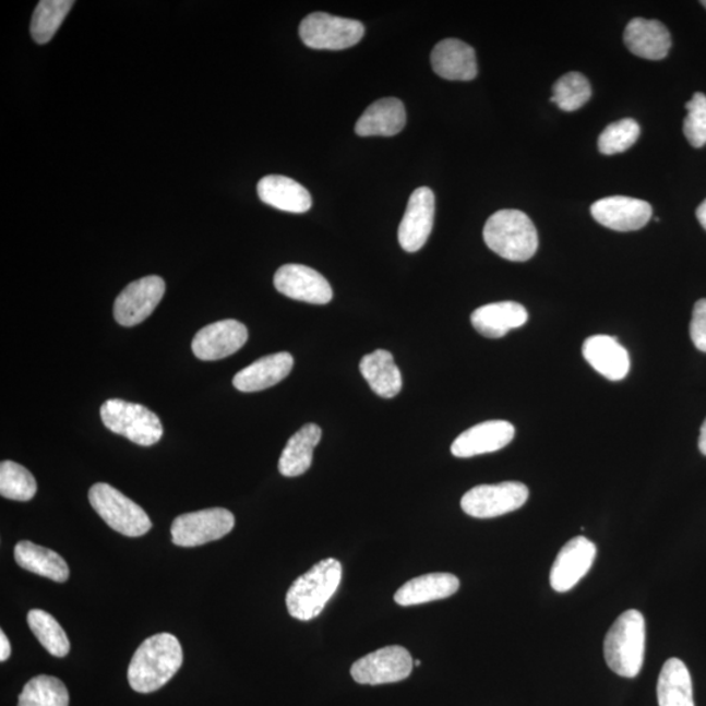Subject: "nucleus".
Returning <instances> with one entry per match:
<instances>
[{
    "label": "nucleus",
    "mask_w": 706,
    "mask_h": 706,
    "mask_svg": "<svg viewBox=\"0 0 706 706\" xmlns=\"http://www.w3.org/2000/svg\"><path fill=\"white\" fill-rule=\"evenodd\" d=\"M37 492V481L29 470L12 460L0 465V494L4 499L29 501Z\"/></svg>",
    "instance_id": "obj_33"
},
{
    "label": "nucleus",
    "mask_w": 706,
    "mask_h": 706,
    "mask_svg": "<svg viewBox=\"0 0 706 706\" xmlns=\"http://www.w3.org/2000/svg\"><path fill=\"white\" fill-rule=\"evenodd\" d=\"M299 32L310 49L345 50L361 41L366 28L358 20L314 12L302 20Z\"/></svg>",
    "instance_id": "obj_7"
},
{
    "label": "nucleus",
    "mask_w": 706,
    "mask_h": 706,
    "mask_svg": "<svg viewBox=\"0 0 706 706\" xmlns=\"http://www.w3.org/2000/svg\"><path fill=\"white\" fill-rule=\"evenodd\" d=\"M165 295V282L151 275L137 279L122 290L115 302V319L120 325H140L154 313Z\"/></svg>",
    "instance_id": "obj_11"
},
{
    "label": "nucleus",
    "mask_w": 706,
    "mask_h": 706,
    "mask_svg": "<svg viewBox=\"0 0 706 706\" xmlns=\"http://www.w3.org/2000/svg\"><path fill=\"white\" fill-rule=\"evenodd\" d=\"M702 4H703V5L705 7V9H706V0H703Z\"/></svg>",
    "instance_id": "obj_42"
},
{
    "label": "nucleus",
    "mask_w": 706,
    "mask_h": 706,
    "mask_svg": "<svg viewBox=\"0 0 706 706\" xmlns=\"http://www.w3.org/2000/svg\"><path fill=\"white\" fill-rule=\"evenodd\" d=\"M342 571L338 560L326 559L297 578L287 593L289 615L301 622L319 617L338 590Z\"/></svg>",
    "instance_id": "obj_3"
},
{
    "label": "nucleus",
    "mask_w": 706,
    "mask_h": 706,
    "mask_svg": "<svg viewBox=\"0 0 706 706\" xmlns=\"http://www.w3.org/2000/svg\"><path fill=\"white\" fill-rule=\"evenodd\" d=\"M11 656V645L4 632H0V661L5 662Z\"/></svg>",
    "instance_id": "obj_38"
},
{
    "label": "nucleus",
    "mask_w": 706,
    "mask_h": 706,
    "mask_svg": "<svg viewBox=\"0 0 706 706\" xmlns=\"http://www.w3.org/2000/svg\"><path fill=\"white\" fill-rule=\"evenodd\" d=\"M659 706H695L694 689L687 666L679 658H670L658 678Z\"/></svg>",
    "instance_id": "obj_28"
},
{
    "label": "nucleus",
    "mask_w": 706,
    "mask_h": 706,
    "mask_svg": "<svg viewBox=\"0 0 706 706\" xmlns=\"http://www.w3.org/2000/svg\"><path fill=\"white\" fill-rule=\"evenodd\" d=\"M646 625L642 612L629 610L612 624L605 638V659L622 678H636L643 669Z\"/></svg>",
    "instance_id": "obj_4"
},
{
    "label": "nucleus",
    "mask_w": 706,
    "mask_h": 706,
    "mask_svg": "<svg viewBox=\"0 0 706 706\" xmlns=\"http://www.w3.org/2000/svg\"><path fill=\"white\" fill-rule=\"evenodd\" d=\"M529 314L524 306L514 301L488 303L474 310L471 323L486 338H503L513 328L524 326Z\"/></svg>",
    "instance_id": "obj_22"
},
{
    "label": "nucleus",
    "mask_w": 706,
    "mask_h": 706,
    "mask_svg": "<svg viewBox=\"0 0 706 706\" xmlns=\"http://www.w3.org/2000/svg\"><path fill=\"white\" fill-rule=\"evenodd\" d=\"M360 371L379 397H397L404 386L399 368L395 364L393 355L385 349L366 355L360 362Z\"/></svg>",
    "instance_id": "obj_26"
},
{
    "label": "nucleus",
    "mask_w": 706,
    "mask_h": 706,
    "mask_svg": "<svg viewBox=\"0 0 706 706\" xmlns=\"http://www.w3.org/2000/svg\"><path fill=\"white\" fill-rule=\"evenodd\" d=\"M28 624L46 650L51 656L63 658L70 653V639L63 631L61 624L57 622L50 613L43 610H31L28 613Z\"/></svg>",
    "instance_id": "obj_32"
},
{
    "label": "nucleus",
    "mask_w": 706,
    "mask_h": 706,
    "mask_svg": "<svg viewBox=\"0 0 706 706\" xmlns=\"http://www.w3.org/2000/svg\"><path fill=\"white\" fill-rule=\"evenodd\" d=\"M406 109L399 98H381L371 105L356 122L359 136H394L406 127Z\"/></svg>",
    "instance_id": "obj_24"
},
{
    "label": "nucleus",
    "mask_w": 706,
    "mask_h": 706,
    "mask_svg": "<svg viewBox=\"0 0 706 706\" xmlns=\"http://www.w3.org/2000/svg\"><path fill=\"white\" fill-rule=\"evenodd\" d=\"M639 133L638 123L632 118L613 122L599 135V152L607 156L622 154L637 142Z\"/></svg>",
    "instance_id": "obj_35"
},
{
    "label": "nucleus",
    "mask_w": 706,
    "mask_h": 706,
    "mask_svg": "<svg viewBox=\"0 0 706 706\" xmlns=\"http://www.w3.org/2000/svg\"><path fill=\"white\" fill-rule=\"evenodd\" d=\"M260 200L290 214H306L312 208V196L301 183L286 176L263 177L256 187Z\"/></svg>",
    "instance_id": "obj_23"
},
{
    "label": "nucleus",
    "mask_w": 706,
    "mask_h": 706,
    "mask_svg": "<svg viewBox=\"0 0 706 706\" xmlns=\"http://www.w3.org/2000/svg\"><path fill=\"white\" fill-rule=\"evenodd\" d=\"M420 665H421L420 661H415V666H420Z\"/></svg>",
    "instance_id": "obj_41"
},
{
    "label": "nucleus",
    "mask_w": 706,
    "mask_h": 706,
    "mask_svg": "<svg viewBox=\"0 0 706 706\" xmlns=\"http://www.w3.org/2000/svg\"><path fill=\"white\" fill-rule=\"evenodd\" d=\"M235 516L223 507L182 514L171 525V539L180 547H198L219 540L235 527Z\"/></svg>",
    "instance_id": "obj_9"
},
{
    "label": "nucleus",
    "mask_w": 706,
    "mask_h": 706,
    "mask_svg": "<svg viewBox=\"0 0 706 706\" xmlns=\"http://www.w3.org/2000/svg\"><path fill=\"white\" fill-rule=\"evenodd\" d=\"M690 334L698 351L706 352V299L698 300L695 303Z\"/></svg>",
    "instance_id": "obj_37"
},
{
    "label": "nucleus",
    "mask_w": 706,
    "mask_h": 706,
    "mask_svg": "<svg viewBox=\"0 0 706 706\" xmlns=\"http://www.w3.org/2000/svg\"><path fill=\"white\" fill-rule=\"evenodd\" d=\"M88 498L98 516L122 536L136 538L151 530L148 514L115 487L107 483L92 486Z\"/></svg>",
    "instance_id": "obj_5"
},
{
    "label": "nucleus",
    "mask_w": 706,
    "mask_h": 706,
    "mask_svg": "<svg viewBox=\"0 0 706 706\" xmlns=\"http://www.w3.org/2000/svg\"><path fill=\"white\" fill-rule=\"evenodd\" d=\"M414 661L404 646H386L358 659L351 675L359 684L380 685L405 681L411 675Z\"/></svg>",
    "instance_id": "obj_10"
},
{
    "label": "nucleus",
    "mask_w": 706,
    "mask_h": 706,
    "mask_svg": "<svg viewBox=\"0 0 706 706\" xmlns=\"http://www.w3.org/2000/svg\"><path fill=\"white\" fill-rule=\"evenodd\" d=\"M183 651L170 633L151 636L136 649L128 672L130 687L151 694L164 687L181 669Z\"/></svg>",
    "instance_id": "obj_1"
},
{
    "label": "nucleus",
    "mask_w": 706,
    "mask_h": 706,
    "mask_svg": "<svg viewBox=\"0 0 706 706\" xmlns=\"http://www.w3.org/2000/svg\"><path fill=\"white\" fill-rule=\"evenodd\" d=\"M596 558L597 547L591 540L585 537L571 539L560 550L551 567L550 583L552 589L558 593L572 590L591 570Z\"/></svg>",
    "instance_id": "obj_14"
},
{
    "label": "nucleus",
    "mask_w": 706,
    "mask_h": 706,
    "mask_svg": "<svg viewBox=\"0 0 706 706\" xmlns=\"http://www.w3.org/2000/svg\"><path fill=\"white\" fill-rule=\"evenodd\" d=\"M15 560L23 570L59 584L65 583L70 577V567L61 555L28 540L16 545Z\"/></svg>",
    "instance_id": "obj_29"
},
{
    "label": "nucleus",
    "mask_w": 706,
    "mask_h": 706,
    "mask_svg": "<svg viewBox=\"0 0 706 706\" xmlns=\"http://www.w3.org/2000/svg\"><path fill=\"white\" fill-rule=\"evenodd\" d=\"M529 499V488L519 481L474 487L460 500L462 511L474 518H494L519 510Z\"/></svg>",
    "instance_id": "obj_8"
},
{
    "label": "nucleus",
    "mask_w": 706,
    "mask_h": 706,
    "mask_svg": "<svg viewBox=\"0 0 706 706\" xmlns=\"http://www.w3.org/2000/svg\"><path fill=\"white\" fill-rule=\"evenodd\" d=\"M100 415L109 431L123 435L136 445L152 446L163 438L161 420L142 405L109 399L101 406Z\"/></svg>",
    "instance_id": "obj_6"
},
{
    "label": "nucleus",
    "mask_w": 706,
    "mask_h": 706,
    "mask_svg": "<svg viewBox=\"0 0 706 706\" xmlns=\"http://www.w3.org/2000/svg\"><path fill=\"white\" fill-rule=\"evenodd\" d=\"M322 439V429L306 424L287 442L280 455L279 471L283 477L296 478L306 474L313 462V453Z\"/></svg>",
    "instance_id": "obj_27"
},
{
    "label": "nucleus",
    "mask_w": 706,
    "mask_h": 706,
    "mask_svg": "<svg viewBox=\"0 0 706 706\" xmlns=\"http://www.w3.org/2000/svg\"><path fill=\"white\" fill-rule=\"evenodd\" d=\"M65 685L55 677L39 675L24 685L17 706H69Z\"/></svg>",
    "instance_id": "obj_31"
},
{
    "label": "nucleus",
    "mask_w": 706,
    "mask_h": 706,
    "mask_svg": "<svg viewBox=\"0 0 706 706\" xmlns=\"http://www.w3.org/2000/svg\"><path fill=\"white\" fill-rule=\"evenodd\" d=\"M292 368V355L288 352L268 355L237 373L234 386L242 393L262 392L288 378Z\"/></svg>",
    "instance_id": "obj_21"
},
{
    "label": "nucleus",
    "mask_w": 706,
    "mask_h": 706,
    "mask_svg": "<svg viewBox=\"0 0 706 706\" xmlns=\"http://www.w3.org/2000/svg\"><path fill=\"white\" fill-rule=\"evenodd\" d=\"M551 101L564 111H576L590 100L593 91L589 81L579 72H570L552 87Z\"/></svg>",
    "instance_id": "obj_34"
},
{
    "label": "nucleus",
    "mask_w": 706,
    "mask_h": 706,
    "mask_svg": "<svg viewBox=\"0 0 706 706\" xmlns=\"http://www.w3.org/2000/svg\"><path fill=\"white\" fill-rule=\"evenodd\" d=\"M583 354L585 360L607 380L622 381L630 372L629 351L613 336H590L584 343Z\"/></svg>",
    "instance_id": "obj_20"
},
{
    "label": "nucleus",
    "mask_w": 706,
    "mask_h": 706,
    "mask_svg": "<svg viewBox=\"0 0 706 706\" xmlns=\"http://www.w3.org/2000/svg\"><path fill=\"white\" fill-rule=\"evenodd\" d=\"M72 0H43L33 12L31 35L39 45L48 44L74 5Z\"/></svg>",
    "instance_id": "obj_30"
},
{
    "label": "nucleus",
    "mask_w": 706,
    "mask_h": 706,
    "mask_svg": "<svg viewBox=\"0 0 706 706\" xmlns=\"http://www.w3.org/2000/svg\"><path fill=\"white\" fill-rule=\"evenodd\" d=\"M248 338V328L243 323L224 320L200 330L191 343V348L198 359L216 361L240 351Z\"/></svg>",
    "instance_id": "obj_12"
},
{
    "label": "nucleus",
    "mask_w": 706,
    "mask_h": 706,
    "mask_svg": "<svg viewBox=\"0 0 706 706\" xmlns=\"http://www.w3.org/2000/svg\"><path fill=\"white\" fill-rule=\"evenodd\" d=\"M698 448H701V452L706 455V419L702 427L701 439H698Z\"/></svg>",
    "instance_id": "obj_40"
},
{
    "label": "nucleus",
    "mask_w": 706,
    "mask_h": 706,
    "mask_svg": "<svg viewBox=\"0 0 706 706\" xmlns=\"http://www.w3.org/2000/svg\"><path fill=\"white\" fill-rule=\"evenodd\" d=\"M624 44L632 55L649 61H661L669 55L671 36L658 20L636 17L626 25Z\"/></svg>",
    "instance_id": "obj_19"
},
{
    "label": "nucleus",
    "mask_w": 706,
    "mask_h": 706,
    "mask_svg": "<svg viewBox=\"0 0 706 706\" xmlns=\"http://www.w3.org/2000/svg\"><path fill=\"white\" fill-rule=\"evenodd\" d=\"M431 63L435 74L446 81L470 82L478 75L475 50L457 38L442 39L435 45Z\"/></svg>",
    "instance_id": "obj_18"
},
{
    "label": "nucleus",
    "mask_w": 706,
    "mask_h": 706,
    "mask_svg": "<svg viewBox=\"0 0 706 706\" xmlns=\"http://www.w3.org/2000/svg\"><path fill=\"white\" fill-rule=\"evenodd\" d=\"M459 589V579L452 573H429L408 581L395 593L399 606H418L452 597Z\"/></svg>",
    "instance_id": "obj_25"
},
{
    "label": "nucleus",
    "mask_w": 706,
    "mask_h": 706,
    "mask_svg": "<svg viewBox=\"0 0 706 706\" xmlns=\"http://www.w3.org/2000/svg\"><path fill=\"white\" fill-rule=\"evenodd\" d=\"M696 216L697 220L701 222L703 228L706 230V200L698 206Z\"/></svg>",
    "instance_id": "obj_39"
},
{
    "label": "nucleus",
    "mask_w": 706,
    "mask_h": 706,
    "mask_svg": "<svg viewBox=\"0 0 706 706\" xmlns=\"http://www.w3.org/2000/svg\"><path fill=\"white\" fill-rule=\"evenodd\" d=\"M591 215L600 226L618 230V232H633L649 223L653 208L648 202L617 195L603 198V200L594 203Z\"/></svg>",
    "instance_id": "obj_16"
},
{
    "label": "nucleus",
    "mask_w": 706,
    "mask_h": 706,
    "mask_svg": "<svg viewBox=\"0 0 706 706\" xmlns=\"http://www.w3.org/2000/svg\"><path fill=\"white\" fill-rule=\"evenodd\" d=\"M687 117H685L683 131L685 137L695 148H702L706 144V96L696 92L694 97L685 104Z\"/></svg>",
    "instance_id": "obj_36"
},
{
    "label": "nucleus",
    "mask_w": 706,
    "mask_h": 706,
    "mask_svg": "<svg viewBox=\"0 0 706 706\" xmlns=\"http://www.w3.org/2000/svg\"><path fill=\"white\" fill-rule=\"evenodd\" d=\"M487 247L512 262H526L536 255L539 239L530 217L518 210H501L487 220L483 230Z\"/></svg>",
    "instance_id": "obj_2"
},
{
    "label": "nucleus",
    "mask_w": 706,
    "mask_h": 706,
    "mask_svg": "<svg viewBox=\"0 0 706 706\" xmlns=\"http://www.w3.org/2000/svg\"><path fill=\"white\" fill-rule=\"evenodd\" d=\"M435 201L433 191L419 188L414 191L408 201L404 219L398 229V240L402 249L408 253L418 252L423 248L432 234L434 223Z\"/></svg>",
    "instance_id": "obj_15"
},
{
    "label": "nucleus",
    "mask_w": 706,
    "mask_h": 706,
    "mask_svg": "<svg viewBox=\"0 0 706 706\" xmlns=\"http://www.w3.org/2000/svg\"><path fill=\"white\" fill-rule=\"evenodd\" d=\"M516 429L505 420H490L467 429L452 444V454L457 458H471L494 453L510 445Z\"/></svg>",
    "instance_id": "obj_17"
},
{
    "label": "nucleus",
    "mask_w": 706,
    "mask_h": 706,
    "mask_svg": "<svg viewBox=\"0 0 706 706\" xmlns=\"http://www.w3.org/2000/svg\"><path fill=\"white\" fill-rule=\"evenodd\" d=\"M274 286L289 299L325 306L333 300V288L315 270L303 265H284L274 276Z\"/></svg>",
    "instance_id": "obj_13"
}]
</instances>
